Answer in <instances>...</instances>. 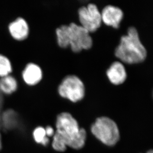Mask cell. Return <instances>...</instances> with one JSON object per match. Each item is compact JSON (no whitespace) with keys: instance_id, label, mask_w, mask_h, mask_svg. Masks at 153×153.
Returning a JSON list of instances; mask_svg holds the SVG:
<instances>
[{"instance_id":"cell-1","label":"cell","mask_w":153,"mask_h":153,"mask_svg":"<svg viewBox=\"0 0 153 153\" xmlns=\"http://www.w3.org/2000/svg\"><path fill=\"white\" fill-rule=\"evenodd\" d=\"M56 131L53 135L52 147L55 150L64 152L67 146L81 149L85 144L86 133L80 128L78 123L69 113L59 114L56 121Z\"/></svg>"},{"instance_id":"cell-2","label":"cell","mask_w":153,"mask_h":153,"mask_svg":"<svg viewBox=\"0 0 153 153\" xmlns=\"http://www.w3.org/2000/svg\"><path fill=\"white\" fill-rule=\"evenodd\" d=\"M56 32L58 44L62 48H67L70 45L74 52H79L92 46V38L89 32L76 23L62 25L56 28Z\"/></svg>"},{"instance_id":"cell-3","label":"cell","mask_w":153,"mask_h":153,"mask_svg":"<svg viewBox=\"0 0 153 153\" xmlns=\"http://www.w3.org/2000/svg\"><path fill=\"white\" fill-rule=\"evenodd\" d=\"M114 53L117 58L127 64H137L144 61L147 50L140 41L135 27L128 28L127 35L121 37Z\"/></svg>"},{"instance_id":"cell-4","label":"cell","mask_w":153,"mask_h":153,"mask_svg":"<svg viewBox=\"0 0 153 153\" xmlns=\"http://www.w3.org/2000/svg\"><path fill=\"white\" fill-rule=\"evenodd\" d=\"M93 134L102 143L108 146L116 144L120 139V132L117 125L108 117H99L91 126Z\"/></svg>"},{"instance_id":"cell-5","label":"cell","mask_w":153,"mask_h":153,"mask_svg":"<svg viewBox=\"0 0 153 153\" xmlns=\"http://www.w3.org/2000/svg\"><path fill=\"white\" fill-rule=\"evenodd\" d=\"M59 95L73 102L82 100L85 95V86L82 81L75 75H69L62 80L58 88Z\"/></svg>"},{"instance_id":"cell-6","label":"cell","mask_w":153,"mask_h":153,"mask_svg":"<svg viewBox=\"0 0 153 153\" xmlns=\"http://www.w3.org/2000/svg\"><path fill=\"white\" fill-rule=\"evenodd\" d=\"M81 26L88 32H95L100 27L102 23L101 13L97 6L89 4L87 7H80L78 11Z\"/></svg>"},{"instance_id":"cell-7","label":"cell","mask_w":153,"mask_h":153,"mask_svg":"<svg viewBox=\"0 0 153 153\" xmlns=\"http://www.w3.org/2000/svg\"><path fill=\"white\" fill-rule=\"evenodd\" d=\"M8 30L12 37L18 41L26 39L29 33L27 22L22 17H17L11 22L8 26Z\"/></svg>"},{"instance_id":"cell-8","label":"cell","mask_w":153,"mask_h":153,"mask_svg":"<svg viewBox=\"0 0 153 153\" xmlns=\"http://www.w3.org/2000/svg\"><path fill=\"white\" fill-rule=\"evenodd\" d=\"M102 20L108 25H111L116 28L120 27L123 13L120 7L113 5L105 6L101 13Z\"/></svg>"},{"instance_id":"cell-9","label":"cell","mask_w":153,"mask_h":153,"mask_svg":"<svg viewBox=\"0 0 153 153\" xmlns=\"http://www.w3.org/2000/svg\"><path fill=\"white\" fill-rule=\"evenodd\" d=\"M23 81L29 86L38 84L43 77L42 70L39 65L33 62L28 63L22 72Z\"/></svg>"},{"instance_id":"cell-10","label":"cell","mask_w":153,"mask_h":153,"mask_svg":"<svg viewBox=\"0 0 153 153\" xmlns=\"http://www.w3.org/2000/svg\"><path fill=\"white\" fill-rule=\"evenodd\" d=\"M107 75L110 81L115 85L123 83L126 81L127 77L124 65L118 61L112 63L107 71Z\"/></svg>"},{"instance_id":"cell-11","label":"cell","mask_w":153,"mask_h":153,"mask_svg":"<svg viewBox=\"0 0 153 153\" xmlns=\"http://www.w3.org/2000/svg\"><path fill=\"white\" fill-rule=\"evenodd\" d=\"M18 88L17 80L13 75L9 74L0 78V91L6 94H11Z\"/></svg>"},{"instance_id":"cell-12","label":"cell","mask_w":153,"mask_h":153,"mask_svg":"<svg viewBox=\"0 0 153 153\" xmlns=\"http://www.w3.org/2000/svg\"><path fill=\"white\" fill-rule=\"evenodd\" d=\"M13 67L10 59L7 56L0 53V77L10 74Z\"/></svg>"},{"instance_id":"cell-13","label":"cell","mask_w":153,"mask_h":153,"mask_svg":"<svg viewBox=\"0 0 153 153\" xmlns=\"http://www.w3.org/2000/svg\"><path fill=\"white\" fill-rule=\"evenodd\" d=\"M33 136L36 142L41 144L44 146L48 144L49 141L46 134L45 128L43 127H38L35 129L33 132Z\"/></svg>"},{"instance_id":"cell-14","label":"cell","mask_w":153,"mask_h":153,"mask_svg":"<svg viewBox=\"0 0 153 153\" xmlns=\"http://www.w3.org/2000/svg\"><path fill=\"white\" fill-rule=\"evenodd\" d=\"M45 131H46V134L47 137H50V136H52L54 135V131L53 128L51 126H48L45 129Z\"/></svg>"},{"instance_id":"cell-15","label":"cell","mask_w":153,"mask_h":153,"mask_svg":"<svg viewBox=\"0 0 153 153\" xmlns=\"http://www.w3.org/2000/svg\"><path fill=\"white\" fill-rule=\"evenodd\" d=\"M1 147H2V145H1V134H0V150L1 149Z\"/></svg>"},{"instance_id":"cell-16","label":"cell","mask_w":153,"mask_h":153,"mask_svg":"<svg viewBox=\"0 0 153 153\" xmlns=\"http://www.w3.org/2000/svg\"><path fill=\"white\" fill-rule=\"evenodd\" d=\"M147 153H153V150H151L149 151H148V152Z\"/></svg>"}]
</instances>
